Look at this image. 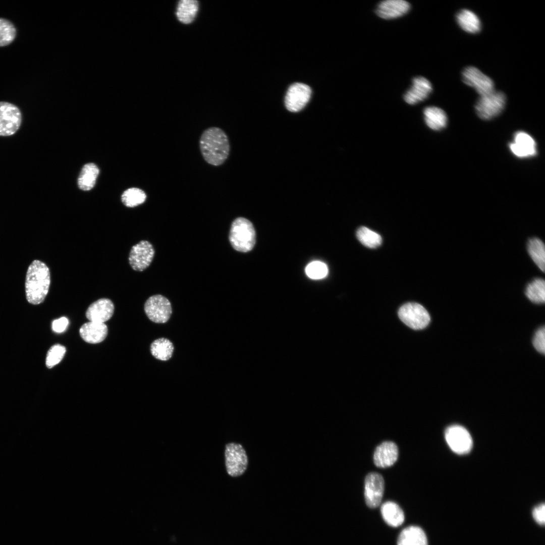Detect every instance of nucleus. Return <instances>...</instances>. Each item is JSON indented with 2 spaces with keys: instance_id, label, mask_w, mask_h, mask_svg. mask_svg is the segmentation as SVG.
<instances>
[{
  "instance_id": "nucleus-16",
  "label": "nucleus",
  "mask_w": 545,
  "mask_h": 545,
  "mask_svg": "<svg viewBox=\"0 0 545 545\" xmlns=\"http://www.w3.org/2000/svg\"><path fill=\"white\" fill-rule=\"evenodd\" d=\"M114 305L107 298L99 299L92 303L87 308L86 316L90 321L104 323L113 315Z\"/></svg>"
},
{
  "instance_id": "nucleus-19",
  "label": "nucleus",
  "mask_w": 545,
  "mask_h": 545,
  "mask_svg": "<svg viewBox=\"0 0 545 545\" xmlns=\"http://www.w3.org/2000/svg\"><path fill=\"white\" fill-rule=\"evenodd\" d=\"M79 333L81 337L86 342L96 344L105 339L107 335V328L104 323L89 321L81 326Z\"/></svg>"
},
{
  "instance_id": "nucleus-9",
  "label": "nucleus",
  "mask_w": 545,
  "mask_h": 545,
  "mask_svg": "<svg viewBox=\"0 0 545 545\" xmlns=\"http://www.w3.org/2000/svg\"><path fill=\"white\" fill-rule=\"evenodd\" d=\"M445 436L450 448L457 454L467 453L472 448L471 437L469 432L461 425L449 426L445 430Z\"/></svg>"
},
{
  "instance_id": "nucleus-27",
  "label": "nucleus",
  "mask_w": 545,
  "mask_h": 545,
  "mask_svg": "<svg viewBox=\"0 0 545 545\" xmlns=\"http://www.w3.org/2000/svg\"><path fill=\"white\" fill-rule=\"evenodd\" d=\"M174 349L172 342L165 338L154 340L150 345V352L152 356L162 361L168 360L172 357Z\"/></svg>"
},
{
  "instance_id": "nucleus-15",
  "label": "nucleus",
  "mask_w": 545,
  "mask_h": 545,
  "mask_svg": "<svg viewBox=\"0 0 545 545\" xmlns=\"http://www.w3.org/2000/svg\"><path fill=\"white\" fill-rule=\"evenodd\" d=\"M398 448L391 441H385L378 445L373 454L375 465L379 468H386L393 465L398 457Z\"/></svg>"
},
{
  "instance_id": "nucleus-3",
  "label": "nucleus",
  "mask_w": 545,
  "mask_h": 545,
  "mask_svg": "<svg viewBox=\"0 0 545 545\" xmlns=\"http://www.w3.org/2000/svg\"><path fill=\"white\" fill-rule=\"evenodd\" d=\"M229 241L238 251L247 252L251 250L255 243V231L251 222L244 217L236 219L231 225Z\"/></svg>"
},
{
  "instance_id": "nucleus-25",
  "label": "nucleus",
  "mask_w": 545,
  "mask_h": 545,
  "mask_svg": "<svg viewBox=\"0 0 545 545\" xmlns=\"http://www.w3.org/2000/svg\"><path fill=\"white\" fill-rule=\"evenodd\" d=\"M198 10V2L197 1L181 0L178 3L176 14L179 21L188 24L194 20Z\"/></svg>"
},
{
  "instance_id": "nucleus-18",
  "label": "nucleus",
  "mask_w": 545,
  "mask_h": 545,
  "mask_svg": "<svg viewBox=\"0 0 545 545\" xmlns=\"http://www.w3.org/2000/svg\"><path fill=\"white\" fill-rule=\"evenodd\" d=\"M413 85L404 96L405 101L409 104H415L427 98L431 92L430 82L421 76L413 79Z\"/></svg>"
},
{
  "instance_id": "nucleus-21",
  "label": "nucleus",
  "mask_w": 545,
  "mask_h": 545,
  "mask_svg": "<svg viewBox=\"0 0 545 545\" xmlns=\"http://www.w3.org/2000/svg\"><path fill=\"white\" fill-rule=\"evenodd\" d=\"M380 512L384 521L389 525L396 527L401 525L405 519L404 513L401 508L392 501L385 502L380 507Z\"/></svg>"
},
{
  "instance_id": "nucleus-11",
  "label": "nucleus",
  "mask_w": 545,
  "mask_h": 545,
  "mask_svg": "<svg viewBox=\"0 0 545 545\" xmlns=\"http://www.w3.org/2000/svg\"><path fill=\"white\" fill-rule=\"evenodd\" d=\"M384 491V480L380 474L370 472L364 481V498L367 506L377 507L380 504Z\"/></svg>"
},
{
  "instance_id": "nucleus-6",
  "label": "nucleus",
  "mask_w": 545,
  "mask_h": 545,
  "mask_svg": "<svg viewBox=\"0 0 545 545\" xmlns=\"http://www.w3.org/2000/svg\"><path fill=\"white\" fill-rule=\"evenodd\" d=\"M225 457L227 472L231 476H239L246 470L248 459L241 445L235 443L227 444Z\"/></svg>"
},
{
  "instance_id": "nucleus-26",
  "label": "nucleus",
  "mask_w": 545,
  "mask_h": 545,
  "mask_svg": "<svg viewBox=\"0 0 545 545\" xmlns=\"http://www.w3.org/2000/svg\"><path fill=\"white\" fill-rule=\"evenodd\" d=\"M527 251L529 256L542 272L545 267V248L543 242L538 238H532L527 243Z\"/></svg>"
},
{
  "instance_id": "nucleus-31",
  "label": "nucleus",
  "mask_w": 545,
  "mask_h": 545,
  "mask_svg": "<svg viewBox=\"0 0 545 545\" xmlns=\"http://www.w3.org/2000/svg\"><path fill=\"white\" fill-rule=\"evenodd\" d=\"M146 198V194L143 190L137 188H131L123 192L121 199L125 206L133 207L142 204Z\"/></svg>"
},
{
  "instance_id": "nucleus-12",
  "label": "nucleus",
  "mask_w": 545,
  "mask_h": 545,
  "mask_svg": "<svg viewBox=\"0 0 545 545\" xmlns=\"http://www.w3.org/2000/svg\"><path fill=\"white\" fill-rule=\"evenodd\" d=\"M463 82L473 87L481 95L489 93L494 90L493 81L478 69L469 66L465 68L462 73Z\"/></svg>"
},
{
  "instance_id": "nucleus-29",
  "label": "nucleus",
  "mask_w": 545,
  "mask_h": 545,
  "mask_svg": "<svg viewBox=\"0 0 545 545\" xmlns=\"http://www.w3.org/2000/svg\"><path fill=\"white\" fill-rule=\"evenodd\" d=\"M356 236L363 245L371 248L378 247L382 242V237L378 234L365 227L359 228Z\"/></svg>"
},
{
  "instance_id": "nucleus-28",
  "label": "nucleus",
  "mask_w": 545,
  "mask_h": 545,
  "mask_svg": "<svg viewBox=\"0 0 545 545\" xmlns=\"http://www.w3.org/2000/svg\"><path fill=\"white\" fill-rule=\"evenodd\" d=\"M525 295L532 302L542 304L545 301V282L541 278H536L529 283L525 289Z\"/></svg>"
},
{
  "instance_id": "nucleus-35",
  "label": "nucleus",
  "mask_w": 545,
  "mask_h": 545,
  "mask_svg": "<svg viewBox=\"0 0 545 545\" xmlns=\"http://www.w3.org/2000/svg\"><path fill=\"white\" fill-rule=\"evenodd\" d=\"M532 516L534 519L537 523L540 525L544 524L545 505L543 503L540 504L533 509Z\"/></svg>"
},
{
  "instance_id": "nucleus-13",
  "label": "nucleus",
  "mask_w": 545,
  "mask_h": 545,
  "mask_svg": "<svg viewBox=\"0 0 545 545\" xmlns=\"http://www.w3.org/2000/svg\"><path fill=\"white\" fill-rule=\"evenodd\" d=\"M311 90L309 86L301 83H295L289 88L285 99L287 109L291 112H298L306 105L310 99Z\"/></svg>"
},
{
  "instance_id": "nucleus-7",
  "label": "nucleus",
  "mask_w": 545,
  "mask_h": 545,
  "mask_svg": "<svg viewBox=\"0 0 545 545\" xmlns=\"http://www.w3.org/2000/svg\"><path fill=\"white\" fill-rule=\"evenodd\" d=\"M22 115L19 108L7 101H0V136L15 134L21 127Z\"/></svg>"
},
{
  "instance_id": "nucleus-22",
  "label": "nucleus",
  "mask_w": 545,
  "mask_h": 545,
  "mask_svg": "<svg viewBox=\"0 0 545 545\" xmlns=\"http://www.w3.org/2000/svg\"><path fill=\"white\" fill-rule=\"evenodd\" d=\"M424 120L427 126L432 130H440L447 124V116L441 108L436 106H428L423 111Z\"/></svg>"
},
{
  "instance_id": "nucleus-4",
  "label": "nucleus",
  "mask_w": 545,
  "mask_h": 545,
  "mask_svg": "<svg viewBox=\"0 0 545 545\" xmlns=\"http://www.w3.org/2000/svg\"><path fill=\"white\" fill-rule=\"evenodd\" d=\"M506 100V96L503 92L494 90L480 96L475 106L476 112L483 120L492 119L502 112Z\"/></svg>"
},
{
  "instance_id": "nucleus-32",
  "label": "nucleus",
  "mask_w": 545,
  "mask_h": 545,
  "mask_svg": "<svg viewBox=\"0 0 545 545\" xmlns=\"http://www.w3.org/2000/svg\"><path fill=\"white\" fill-rule=\"evenodd\" d=\"M66 350V348L60 345L52 346L48 351L45 364L47 368H50L58 364L63 358Z\"/></svg>"
},
{
  "instance_id": "nucleus-36",
  "label": "nucleus",
  "mask_w": 545,
  "mask_h": 545,
  "mask_svg": "<svg viewBox=\"0 0 545 545\" xmlns=\"http://www.w3.org/2000/svg\"><path fill=\"white\" fill-rule=\"evenodd\" d=\"M69 324V320L66 317H62L55 319L52 323V330L57 333L64 332Z\"/></svg>"
},
{
  "instance_id": "nucleus-14",
  "label": "nucleus",
  "mask_w": 545,
  "mask_h": 545,
  "mask_svg": "<svg viewBox=\"0 0 545 545\" xmlns=\"http://www.w3.org/2000/svg\"><path fill=\"white\" fill-rule=\"evenodd\" d=\"M512 153L518 157H528L536 154V144L528 134L519 131L516 133L514 141L509 144Z\"/></svg>"
},
{
  "instance_id": "nucleus-10",
  "label": "nucleus",
  "mask_w": 545,
  "mask_h": 545,
  "mask_svg": "<svg viewBox=\"0 0 545 545\" xmlns=\"http://www.w3.org/2000/svg\"><path fill=\"white\" fill-rule=\"evenodd\" d=\"M154 255L152 244L147 241H141L132 246L129 253V263L135 270L143 271L149 266Z\"/></svg>"
},
{
  "instance_id": "nucleus-33",
  "label": "nucleus",
  "mask_w": 545,
  "mask_h": 545,
  "mask_svg": "<svg viewBox=\"0 0 545 545\" xmlns=\"http://www.w3.org/2000/svg\"><path fill=\"white\" fill-rule=\"evenodd\" d=\"M307 276L312 279H321L327 275L328 268L323 262L315 261L309 263L305 268Z\"/></svg>"
},
{
  "instance_id": "nucleus-8",
  "label": "nucleus",
  "mask_w": 545,
  "mask_h": 545,
  "mask_svg": "<svg viewBox=\"0 0 545 545\" xmlns=\"http://www.w3.org/2000/svg\"><path fill=\"white\" fill-rule=\"evenodd\" d=\"M144 307L148 318L155 323H166L172 313L170 301L161 295L150 296L146 301Z\"/></svg>"
},
{
  "instance_id": "nucleus-1",
  "label": "nucleus",
  "mask_w": 545,
  "mask_h": 545,
  "mask_svg": "<svg viewBox=\"0 0 545 545\" xmlns=\"http://www.w3.org/2000/svg\"><path fill=\"white\" fill-rule=\"evenodd\" d=\"M199 144L204 159L210 165H221L229 155V140L220 128L211 127L205 130L201 136Z\"/></svg>"
},
{
  "instance_id": "nucleus-2",
  "label": "nucleus",
  "mask_w": 545,
  "mask_h": 545,
  "mask_svg": "<svg viewBox=\"0 0 545 545\" xmlns=\"http://www.w3.org/2000/svg\"><path fill=\"white\" fill-rule=\"evenodd\" d=\"M50 283L48 267L43 262L34 260L26 276L25 292L27 301L34 305L42 303L46 296Z\"/></svg>"
},
{
  "instance_id": "nucleus-17",
  "label": "nucleus",
  "mask_w": 545,
  "mask_h": 545,
  "mask_svg": "<svg viewBox=\"0 0 545 545\" xmlns=\"http://www.w3.org/2000/svg\"><path fill=\"white\" fill-rule=\"evenodd\" d=\"M410 4L404 0H386L381 2L377 6V15L385 19H395L401 17L409 11Z\"/></svg>"
},
{
  "instance_id": "nucleus-20",
  "label": "nucleus",
  "mask_w": 545,
  "mask_h": 545,
  "mask_svg": "<svg viewBox=\"0 0 545 545\" xmlns=\"http://www.w3.org/2000/svg\"><path fill=\"white\" fill-rule=\"evenodd\" d=\"M397 545H428V542L423 530L419 526L411 525L401 531Z\"/></svg>"
},
{
  "instance_id": "nucleus-23",
  "label": "nucleus",
  "mask_w": 545,
  "mask_h": 545,
  "mask_svg": "<svg viewBox=\"0 0 545 545\" xmlns=\"http://www.w3.org/2000/svg\"><path fill=\"white\" fill-rule=\"evenodd\" d=\"M456 20L460 27L467 32L476 33L481 29V22L473 12L463 9L456 15Z\"/></svg>"
},
{
  "instance_id": "nucleus-5",
  "label": "nucleus",
  "mask_w": 545,
  "mask_h": 545,
  "mask_svg": "<svg viewBox=\"0 0 545 545\" xmlns=\"http://www.w3.org/2000/svg\"><path fill=\"white\" fill-rule=\"evenodd\" d=\"M398 316L406 325L414 330L426 328L430 321V315L421 305L414 302L402 305L398 311Z\"/></svg>"
},
{
  "instance_id": "nucleus-24",
  "label": "nucleus",
  "mask_w": 545,
  "mask_h": 545,
  "mask_svg": "<svg viewBox=\"0 0 545 545\" xmlns=\"http://www.w3.org/2000/svg\"><path fill=\"white\" fill-rule=\"evenodd\" d=\"M99 173V169L95 164L92 162L85 164L78 178L79 188L84 191L91 189L95 184Z\"/></svg>"
},
{
  "instance_id": "nucleus-34",
  "label": "nucleus",
  "mask_w": 545,
  "mask_h": 545,
  "mask_svg": "<svg viewBox=\"0 0 545 545\" xmlns=\"http://www.w3.org/2000/svg\"><path fill=\"white\" fill-rule=\"evenodd\" d=\"M545 330L542 326L535 332L533 338V345L538 352L544 354L545 352Z\"/></svg>"
},
{
  "instance_id": "nucleus-30",
  "label": "nucleus",
  "mask_w": 545,
  "mask_h": 545,
  "mask_svg": "<svg viewBox=\"0 0 545 545\" xmlns=\"http://www.w3.org/2000/svg\"><path fill=\"white\" fill-rule=\"evenodd\" d=\"M16 35L17 30L13 23L8 19L0 18V47L10 44Z\"/></svg>"
}]
</instances>
